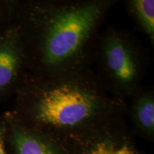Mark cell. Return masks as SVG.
Returning <instances> with one entry per match:
<instances>
[{
	"label": "cell",
	"instance_id": "cell-1",
	"mask_svg": "<svg viewBox=\"0 0 154 154\" xmlns=\"http://www.w3.org/2000/svg\"><path fill=\"white\" fill-rule=\"evenodd\" d=\"M114 0H34L14 3L12 21L28 73L50 75L91 67L99 30Z\"/></svg>",
	"mask_w": 154,
	"mask_h": 154
},
{
	"label": "cell",
	"instance_id": "cell-2",
	"mask_svg": "<svg viewBox=\"0 0 154 154\" xmlns=\"http://www.w3.org/2000/svg\"><path fill=\"white\" fill-rule=\"evenodd\" d=\"M13 119L66 145L126 112V101L103 87L91 67L63 74L27 73L16 92Z\"/></svg>",
	"mask_w": 154,
	"mask_h": 154
},
{
	"label": "cell",
	"instance_id": "cell-3",
	"mask_svg": "<svg viewBox=\"0 0 154 154\" xmlns=\"http://www.w3.org/2000/svg\"><path fill=\"white\" fill-rule=\"evenodd\" d=\"M147 60L143 46L128 31L110 25L99 34L94 58L95 73L113 97L126 101L141 87Z\"/></svg>",
	"mask_w": 154,
	"mask_h": 154
},
{
	"label": "cell",
	"instance_id": "cell-4",
	"mask_svg": "<svg viewBox=\"0 0 154 154\" xmlns=\"http://www.w3.org/2000/svg\"><path fill=\"white\" fill-rule=\"evenodd\" d=\"M124 117L75 138L68 144L69 154H146L138 148Z\"/></svg>",
	"mask_w": 154,
	"mask_h": 154
},
{
	"label": "cell",
	"instance_id": "cell-5",
	"mask_svg": "<svg viewBox=\"0 0 154 154\" xmlns=\"http://www.w3.org/2000/svg\"><path fill=\"white\" fill-rule=\"evenodd\" d=\"M27 73L24 45L11 19L0 29V97L16 94Z\"/></svg>",
	"mask_w": 154,
	"mask_h": 154
},
{
	"label": "cell",
	"instance_id": "cell-6",
	"mask_svg": "<svg viewBox=\"0 0 154 154\" xmlns=\"http://www.w3.org/2000/svg\"><path fill=\"white\" fill-rule=\"evenodd\" d=\"M5 117L8 154H69L66 144L24 126L9 113Z\"/></svg>",
	"mask_w": 154,
	"mask_h": 154
},
{
	"label": "cell",
	"instance_id": "cell-7",
	"mask_svg": "<svg viewBox=\"0 0 154 154\" xmlns=\"http://www.w3.org/2000/svg\"><path fill=\"white\" fill-rule=\"evenodd\" d=\"M126 101V112L134 134L149 141L154 140V91L152 88L140 87Z\"/></svg>",
	"mask_w": 154,
	"mask_h": 154
},
{
	"label": "cell",
	"instance_id": "cell-8",
	"mask_svg": "<svg viewBox=\"0 0 154 154\" xmlns=\"http://www.w3.org/2000/svg\"><path fill=\"white\" fill-rule=\"evenodd\" d=\"M128 14L141 30L154 43V1L153 0H128L126 2Z\"/></svg>",
	"mask_w": 154,
	"mask_h": 154
},
{
	"label": "cell",
	"instance_id": "cell-9",
	"mask_svg": "<svg viewBox=\"0 0 154 154\" xmlns=\"http://www.w3.org/2000/svg\"><path fill=\"white\" fill-rule=\"evenodd\" d=\"M14 3L0 5V21L9 20L12 17Z\"/></svg>",
	"mask_w": 154,
	"mask_h": 154
},
{
	"label": "cell",
	"instance_id": "cell-10",
	"mask_svg": "<svg viewBox=\"0 0 154 154\" xmlns=\"http://www.w3.org/2000/svg\"><path fill=\"white\" fill-rule=\"evenodd\" d=\"M7 124L5 117L0 120V154H8L6 149L5 134Z\"/></svg>",
	"mask_w": 154,
	"mask_h": 154
}]
</instances>
